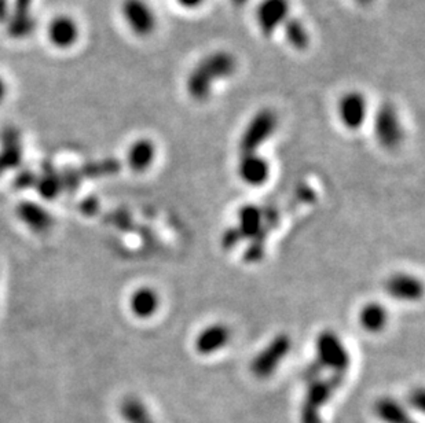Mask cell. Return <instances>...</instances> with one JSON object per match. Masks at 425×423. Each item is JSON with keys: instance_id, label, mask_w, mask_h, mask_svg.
Returning <instances> with one entry per match:
<instances>
[{"instance_id": "obj_1", "label": "cell", "mask_w": 425, "mask_h": 423, "mask_svg": "<svg viewBox=\"0 0 425 423\" xmlns=\"http://www.w3.org/2000/svg\"><path fill=\"white\" fill-rule=\"evenodd\" d=\"M238 72L237 57L227 50H216L203 57L189 72L185 89L196 102H206L213 94L215 85L231 79Z\"/></svg>"}, {"instance_id": "obj_2", "label": "cell", "mask_w": 425, "mask_h": 423, "mask_svg": "<svg viewBox=\"0 0 425 423\" xmlns=\"http://www.w3.org/2000/svg\"><path fill=\"white\" fill-rule=\"evenodd\" d=\"M344 377L345 374L332 373V376L328 378H319L308 383L307 394L300 413L301 423H322L321 408L343 385Z\"/></svg>"}, {"instance_id": "obj_3", "label": "cell", "mask_w": 425, "mask_h": 423, "mask_svg": "<svg viewBox=\"0 0 425 423\" xmlns=\"http://www.w3.org/2000/svg\"><path fill=\"white\" fill-rule=\"evenodd\" d=\"M277 127L278 116L273 109L264 107L256 112L240 138L238 149L241 156L256 153L257 149L273 136Z\"/></svg>"}, {"instance_id": "obj_4", "label": "cell", "mask_w": 425, "mask_h": 423, "mask_svg": "<svg viewBox=\"0 0 425 423\" xmlns=\"http://www.w3.org/2000/svg\"><path fill=\"white\" fill-rule=\"evenodd\" d=\"M373 131L377 143L383 149L395 150L402 144L405 131L398 109L392 102H383L375 112Z\"/></svg>"}, {"instance_id": "obj_5", "label": "cell", "mask_w": 425, "mask_h": 423, "mask_svg": "<svg viewBox=\"0 0 425 423\" xmlns=\"http://www.w3.org/2000/svg\"><path fill=\"white\" fill-rule=\"evenodd\" d=\"M289 17L291 0H260L256 4V27L264 38H270L281 31Z\"/></svg>"}, {"instance_id": "obj_6", "label": "cell", "mask_w": 425, "mask_h": 423, "mask_svg": "<svg viewBox=\"0 0 425 423\" xmlns=\"http://www.w3.org/2000/svg\"><path fill=\"white\" fill-rule=\"evenodd\" d=\"M315 346L318 355L317 360L324 369L345 374L350 367V355L341 339L333 332H322L317 339Z\"/></svg>"}, {"instance_id": "obj_7", "label": "cell", "mask_w": 425, "mask_h": 423, "mask_svg": "<svg viewBox=\"0 0 425 423\" xmlns=\"http://www.w3.org/2000/svg\"><path fill=\"white\" fill-rule=\"evenodd\" d=\"M122 15L129 31L139 38H147L157 28V17L146 0H123Z\"/></svg>"}, {"instance_id": "obj_8", "label": "cell", "mask_w": 425, "mask_h": 423, "mask_svg": "<svg viewBox=\"0 0 425 423\" xmlns=\"http://www.w3.org/2000/svg\"><path fill=\"white\" fill-rule=\"evenodd\" d=\"M291 346L292 341L289 336L278 334L254 359L251 364V371L254 376L261 380L273 376L277 371L280 363L289 353Z\"/></svg>"}, {"instance_id": "obj_9", "label": "cell", "mask_w": 425, "mask_h": 423, "mask_svg": "<svg viewBox=\"0 0 425 423\" xmlns=\"http://www.w3.org/2000/svg\"><path fill=\"white\" fill-rule=\"evenodd\" d=\"M369 113V103L361 91L351 89L341 95L338 103V116L343 127L358 131L365 124Z\"/></svg>"}, {"instance_id": "obj_10", "label": "cell", "mask_w": 425, "mask_h": 423, "mask_svg": "<svg viewBox=\"0 0 425 423\" xmlns=\"http://www.w3.org/2000/svg\"><path fill=\"white\" fill-rule=\"evenodd\" d=\"M387 293L399 301H417L423 297V283L406 274H396L385 283Z\"/></svg>"}, {"instance_id": "obj_11", "label": "cell", "mask_w": 425, "mask_h": 423, "mask_svg": "<svg viewBox=\"0 0 425 423\" xmlns=\"http://www.w3.org/2000/svg\"><path fill=\"white\" fill-rule=\"evenodd\" d=\"M47 36L48 40L55 47H61V48L71 47L78 42L79 25L73 18L68 15L57 17L52 21H50L47 28Z\"/></svg>"}, {"instance_id": "obj_12", "label": "cell", "mask_w": 425, "mask_h": 423, "mask_svg": "<svg viewBox=\"0 0 425 423\" xmlns=\"http://www.w3.org/2000/svg\"><path fill=\"white\" fill-rule=\"evenodd\" d=\"M240 177L250 186H261L270 176L268 163L256 153L241 156L238 165Z\"/></svg>"}, {"instance_id": "obj_13", "label": "cell", "mask_w": 425, "mask_h": 423, "mask_svg": "<svg viewBox=\"0 0 425 423\" xmlns=\"http://www.w3.org/2000/svg\"><path fill=\"white\" fill-rule=\"evenodd\" d=\"M230 339V330L224 325H212L204 329L196 339V350L208 356L226 346Z\"/></svg>"}, {"instance_id": "obj_14", "label": "cell", "mask_w": 425, "mask_h": 423, "mask_svg": "<svg viewBox=\"0 0 425 423\" xmlns=\"http://www.w3.org/2000/svg\"><path fill=\"white\" fill-rule=\"evenodd\" d=\"M284 39L294 50L304 51L311 43V35L307 25L296 17H289L281 28Z\"/></svg>"}, {"instance_id": "obj_15", "label": "cell", "mask_w": 425, "mask_h": 423, "mask_svg": "<svg viewBox=\"0 0 425 423\" xmlns=\"http://www.w3.org/2000/svg\"><path fill=\"white\" fill-rule=\"evenodd\" d=\"M240 224L237 228L240 230L244 239H254L263 228V214L261 209L256 205H245L238 212Z\"/></svg>"}, {"instance_id": "obj_16", "label": "cell", "mask_w": 425, "mask_h": 423, "mask_svg": "<svg viewBox=\"0 0 425 423\" xmlns=\"http://www.w3.org/2000/svg\"><path fill=\"white\" fill-rule=\"evenodd\" d=\"M361 326L369 333L383 332L388 323V313L382 304L370 302L365 305L359 313Z\"/></svg>"}, {"instance_id": "obj_17", "label": "cell", "mask_w": 425, "mask_h": 423, "mask_svg": "<svg viewBox=\"0 0 425 423\" xmlns=\"http://www.w3.org/2000/svg\"><path fill=\"white\" fill-rule=\"evenodd\" d=\"M375 411L385 423H416L412 421L405 408L392 399H380L376 403Z\"/></svg>"}, {"instance_id": "obj_18", "label": "cell", "mask_w": 425, "mask_h": 423, "mask_svg": "<svg viewBox=\"0 0 425 423\" xmlns=\"http://www.w3.org/2000/svg\"><path fill=\"white\" fill-rule=\"evenodd\" d=\"M154 156H156V147L153 142L147 139H142L132 146L129 151V163L132 168L136 170H146L153 163Z\"/></svg>"}, {"instance_id": "obj_19", "label": "cell", "mask_w": 425, "mask_h": 423, "mask_svg": "<svg viewBox=\"0 0 425 423\" xmlns=\"http://www.w3.org/2000/svg\"><path fill=\"white\" fill-rule=\"evenodd\" d=\"M159 306V297L150 289L139 290L132 298V309L141 318L152 316Z\"/></svg>"}, {"instance_id": "obj_20", "label": "cell", "mask_w": 425, "mask_h": 423, "mask_svg": "<svg viewBox=\"0 0 425 423\" xmlns=\"http://www.w3.org/2000/svg\"><path fill=\"white\" fill-rule=\"evenodd\" d=\"M124 414L132 423H154L147 415L146 408L138 401H128L124 407Z\"/></svg>"}, {"instance_id": "obj_21", "label": "cell", "mask_w": 425, "mask_h": 423, "mask_svg": "<svg viewBox=\"0 0 425 423\" xmlns=\"http://www.w3.org/2000/svg\"><path fill=\"white\" fill-rule=\"evenodd\" d=\"M244 241L240 230L237 227H233V228H229L223 237H222V246L223 249L226 251H231L234 249L238 244H241Z\"/></svg>"}, {"instance_id": "obj_22", "label": "cell", "mask_w": 425, "mask_h": 423, "mask_svg": "<svg viewBox=\"0 0 425 423\" xmlns=\"http://www.w3.org/2000/svg\"><path fill=\"white\" fill-rule=\"evenodd\" d=\"M325 369L318 363V360L312 362L311 364H308L303 373V380L307 382V383H311V382L317 381L321 378L322 376V371Z\"/></svg>"}, {"instance_id": "obj_23", "label": "cell", "mask_w": 425, "mask_h": 423, "mask_svg": "<svg viewBox=\"0 0 425 423\" xmlns=\"http://www.w3.org/2000/svg\"><path fill=\"white\" fill-rule=\"evenodd\" d=\"M424 390L423 389H417V390H415L410 394L409 401H410L412 407H415L419 411H423L424 410Z\"/></svg>"}, {"instance_id": "obj_24", "label": "cell", "mask_w": 425, "mask_h": 423, "mask_svg": "<svg viewBox=\"0 0 425 423\" xmlns=\"http://www.w3.org/2000/svg\"><path fill=\"white\" fill-rule=\"evenodd\" d=\"M176 4L185 10H197L206 4L207 0H175Z\"/></svg>"}, {"instance_id": "obj_25", "label": "cell", "mask_w": 425, "mask_h": 423, "mask_svg": "<svg viewBox=\"0 0 425 423\" xmlns=\"http://www.w3.org/2000/svg\"><path fill=\"white\" fill-rule=\"evenodd\" d=\"M230 3L237 8H243L250 3V0H230Z\"/></svg>"}, {"instance_id": "obj_26", "label": "cell", "mask_w": 425, "mask_h": 423, "mask_svg": "<svg viewBox=\"0 0 425 423\" xmlns=\"http://www.w3.org/2000/svg\"><path fill=\"white\" fill-rule=\"evenodd\" d=\"M6 91H7V85H6V82H4V80L0 77V101L4 98Z\"/></svg>"}, {"instance_id": "obj_27", "label": "cell", "mask_w": 425, "mask_h": 423, "mask_svg": "<svg viewBox=\"0 0 425 423\" xmlns=\"http://www.w3.org/2000/svg\"><path fill=\"white\" fill-rule=\"evenodd\" d=\"M355 4H358V6H369V4H372L375 0H352Z\"/></svg>"}]
</instances>
